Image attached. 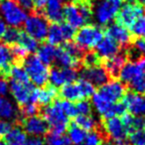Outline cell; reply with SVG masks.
Returning a JSON list of instances; mask_svg holds the SVG:
<instances>
[{
    "label": "cell",
    "mask_w": 145,
    "mask_h": 145,
    "mask_svg": "<svg viewBox=\"0 0 145 145\" xmlns=\"http://www.w3.org/2000/svg\"><path fill=\"white\" fill-rule=\"evenodd\" d=\"M128 85L133 93H139V95L145 93V74H141L135 77Z\"/></svg>",
    "instance_id": "37"
},
{
    "label": "cell",
    "mask_w": 145,
    "mask_h": 145,
    "mask_svg": "<svg viewBox=\"0 0 145 145\" xmlns=\"http://www.w3.org/2000/svg\"><path fill=\"white\" fill-rule=\"evenodd\" d=\"M41 112L42 117L48 123L49 129L52 131L51 133L62 135L66 132L70 124V120L61 108L59 101H54L49 105L44 106Z\"/></svg>",
    "instance_id": "2"
},
{
    "label": "cell",
    "mask_w": 145,
    "mask_h": 145,
    "mask_svg": "<svg viewBox=\"0 0 145 145\" xmlns=\"http://www.w3.org/2000/svg\"><path fill=\"white\" fill-rule=\"evenodd\" d=\"M17 44L22 46L28 53L35 52L38 49V41L35 40L34 38L29 36L27 33L23 32V31H21L20 37H19V40Z\"/></svg>",
    "instance_id": "33"
},
{
    "label": "cell",
    "mask_w": 145,
    "mask_h": 145,
    "mask_svg": "<svg viewBox=\"0 0 145 145\" xmlns=\"http://www.w3.org/2000/svg\"><path fill=\"white\" fill-rule=\"evenodd\" d=\"M75 34V29L69 26L67 23H53L49 27L46 39L48 41V44L57 46L71 41L74 38Z\"/></svg>",
    "instance_id": "10"
},
{
    "label": "cell",
    "mask_w": 145,
    "mask_h": 145,
    "mask_svg": "<svg viewBox=\"0 0 145 145\" xmlns=\"http://www.w3.org/2000/svg\"><path fill=\"white\" fill-rule=\"evenodd\" d=\"M131 34L137 38L145 39V15L140 16L132 25L130 28Z\"/></svg>",
    "instance_id": "35"
},
{
    "label": "cell",
    "mask_w": 145,
    "mask_h": 145,
    "mask_svg": "<svg viewBox=\"0 0 145 145\" xmlns=\"http://www.w3.org/2000/svg\"><path fill=\"white\" fill-rule=\"evenodd\" d=\"M145 74V57L127 62L119 72V80L123 84H129L135 77Z\"/></svg>",
    "instance_id": "15"
},
{
    "label": "cell",
    "mask_w": 145,
    "mask_h": 145,
    "mask_svg": "<svg viewBox=\"0 0 145 145\" xmlns=\"http://www.w3.org/2000/svg\"><path fill=\"white\" fill-rule=\"evenodd\" d=\"M56 62L61 68H69L77 70L82 65V60L72 56L63 46L56 49Z\"/></svg>",
    "instance_id": "25"
},
{
    "label": "cell",
    "mask_w": 145,
    "mask_h": 145,
    "mask_svg": "<svg viewBox=\"0 0 145 145\" xmlns=\"http://www.w3.org/2000/svg\"><path fill=\"white\" fill-rule=\"evenodd\" d=\"M78 84H79L80 88H81L82 93H83L84 99H88L89 97H91L95 93V87L93 85H91L89 82L86 81L84 79H79L77 80Z\"/></svg>",
    "instance_id": "39"
},
{
    "label": "cell",
    "mask_w": 145,
    "mask_h": 145,
    "mask_svg": "<svg viewBox=\"0 0 145 145\" xmlns=\"http://www.w3.org/2000/svg\"><path fill=\"white\" fill-rule=\"evenodd\" d=\"M81 78L89 82L95 87H103L109 81V76L101 66L93 68H84L81 71Z\"/></svg>",
    "instance_id": "16"
},
{
    "label": "cell",
    "mask_w": 145,
    "mask_h": 145,
    "mask_svg": "<svg viewBox=\"0 0 145 145\" xmlns=\"http://www.w3.org/2000/svg\"><path fill=\"white\" fill-rule=\"evenodd\" d=\"M47 4V0H34V9L37 12H43Z\"/></svg>",
    "instance_id": "49"
},
{
    "label": "cell",
    "mask_w": 145,
    "mask_h": 145,
    "mask_svg": "<svg viewBox=\"0 0 145 145\" xmlns=\"http://www.w3.org/2000/svg\"><path fill=\"white\" fill-rule=\"evenodd\" d=\"M20 34H21V31L18 28H12V27L7 28L6 32H5V34L2 37L3 42L7 45H11V46L17 44L19 40V37H20Z\"/></svg>",
    "instance_id": "36"
},
{
    "label": "cell",
    "mask_w": 145,
    "mask_h": 145,
    "mask_svg": "<svg viewBox=\"0 0 145 145\" xmlns=\"http://www.w3.org/2000/svg\"><path fill=\"white\" fill-rule=\"evenodd\" d=\"M17 3L25 11H31L34 9V0H17Z\"/></svg>",
    "instance_id": "46"
},
{
    "label": "cell",
    "mask_w": 145,
    "mask_h": 145,
    "mask_svg": "<svg viewBox=\"0 0 145 145\" xmlns=\"http://www.w3.org/2000/svg\"><path fill=\"white\" fill-rule=\"evenodd\" d=\"M103 134L107 140L114 145H130L128 140V132L123 127L120 118L117 116L110 118H103L101 121Z\"/></svg>",
    "instance_id": "5"
},
{
    "label": "cell",
    "mask_w": 145,
    "mask_h": 145,
    "mask_svg": "<svg viewBox=\"0 0 145 145\" xmlns=\"http://www.w3.org/2000/svg\"><path fill=\"white\" fill-rule=\"evenodd\" d=\"M103 60L97 54V52L89 51L87 54H84L82 58V65H84L85 68H93V67L101 66Z\"/></svg>",
    "instance_id": "34"
},
{
    "label": "cell",
    "mask_w": 145,
    "mask_h": 145,
    "mask_svg": "<svg viewBox=\"0 0 145 145\" xmlns=\"http://www.w3.org/2000/svg\"><path fill=\"white\" fill-rule=\"evenodd\" d=\"M11 128H12V126H11V123L9 121L0 119V138H4Z\"/></svg>",
    "instance_id": "45"
},
{
    "label": "cell",
    "mask_w": 145,
    "mask_h": 145,
    "mask_svg": "<svg viewBox=\"0 0 145 145\" xmlns=\"http://www.w3.org/2000/svg\"><path fill=\"white\" fill-rule=\"evenodd\" d=\"M39 110H40L39 105H35V103H27V105H25L24 106L21 107L20 111H19V112H20V119H19L18 123L20 122V120L23 118L37 115V113L39 112Z\"/></svg>",
    "instance_id": "40"
},
{
    "label": "cell",
    "mask_w": 145,
    "mask_h": 145,
    "mask_svg": "<svg viewBox=\"0 0 145 145\" xmlns=\"http://www.w3.org/2000/svg\"><path fill=\"white\" fill-rule=\"evenodd\" d=\"M0 17L12 28H18L24 24L27 13L15 0H0Z\"/></svg>",
    "instance_id": "6"
},
{
    "label": "cell",
    "mask_w": 145,
    "mask_h": 145,
    "mask_svg": "<svg viewBox=\"0 0 145 145\" xmlns=\"http://www.w3.org/2000/svg\"><path fill=\"white\" fill-rule=\"evenodd\" d=\"M0 119L6 121H17L20 119V112L9 99L0 97Z\"/></svg>",
    "instance_id": "23"
},
{
    "label": "cell",
    "mask_w": 145,
    "mask_h": 145,
    "mask_svg": "<svg viewBox=\"0 0 145 145\" xmlns=\"http://www.w3.org/2000/svg\"><path fill=\"white\" fill-rule=\"evenodd\" d=\"M107 101L110 103H116L121 101L127 93V88L123 83L116 79L109 80L105 85L99 88V91Z\"/></svg>",
    "instance_id": "11"
},
{
    "label": "cell",
    "mask_w": 145,
    "mask_h": 145,
    "mask_svg": "<svg viewBox=\"0 0 145 145\" xmlns=\"http://www.w3.org/2000/svg\"><path fill=\"white\" fill-rule=\"evenodd\" d=\"M78 79V72L75 69L69 68H52L49 72V81L55 88H61L66 84L76 82Z\"/></svg>",
    "instance_id": "14"
},
{
    "label": "cell",
    "mask_w": 145,
    "mask_h": 145,
    "mask_svg": "<svg viewBox=\"0 0 145 145\" xmlns=\"http://www.w3.org/2000/svg\"><path fill=\"white\" fill-rule=\"evenodd\" d=\"M136 2H138L139 4H140L141 6L144 8V10H145V0H136Z\"/></svg>",
    "instance_id": "51"
},
{
    "label": "cell",
    "mask_w": 145,
    "mask_h": 145,
    "mask_svg": "<svg viewBox=\"0 0 145 145\" xmlns=\"http://www.w3.org/2000/svg\"><path fill=\"white\" fill-rule=\"evenodd\" d=\"M127 63V56L126 54H117L115 55L112 58L106 59L103 63L105 69V71L108 74L109 78H112V79H116L118 78L119 72H120L121 69L123 68L125 64Z\"/></svg>",
    "instance_id": "22"
},
{
    "label": "cell",
    "mask_w": 145,
    "mask_h": 145,
    "mask_svg": "<svg viewBox=\"0 0 145 145\" xmlns=\"http://www.w3.org/2000/svg\"><path fill=\"white\" fill-rule=\"evenodd\" d=\"M75 43L81 49L93 50L103 38V31L101 27L93 24H86L75 34Z\"/></svg>",
    "instance_id": "7"
},
{
    "label": "cell",
    "mask_w": 145,
    "mask_h": 145,
    "mask_svg": "<svg viewBox=\"0 0 145 145\" xmlns=\"http://www.w3.org/2000/svg\"><path fill=\"white\" fill-rule=\"evenodd\" d=\"M134 117L132 114H130L129 112H125L123 113L122 115H121L120 117V121L121 123H122L123 127H124L125 129H126L127 132H131L133 129V123H134Z\"/></svg>",
    "instance_id": "44"
},
{
    "label": "cell",
    "mask_w": 145,
    "mask_h": 145,
    "mask_svg": "<svg viewBox=\"0 0 145 145\" xmlns=\"http://www.w3.org/2000/svg\"><path fill=\"white\" fill-rule=\"evenodd\" d=\"M25 145H46V144H45V141L41 137L32 136L31 138L27 139Z\"/></svg>",
    "instance_id": "48"
},
{
    "label": "cell",
    "mask_w": 145,
    "mask_h": 145,
    "mask_svg": "<svg viewBox=\"0 0 145 145\" xmlns=\"http://www.w3.org/2000/svg\"><path fill=\"white\" fill-rule=\"evenodd\" d=\"M93 99H91V103H93V107L95 108L97 112L99 115L103 117V118H110L113 116L112 112V106L114 103H110L109 101H107L103 95L95 91V95H93Z\"/></svg>",
    "instance_id": "27"
},
{
    "label": "cell",
    "mask_w": 145,
    "mask_h": 145,
    "mask_svg": "<svg viewBox=\"0 0 145 145\" xmlns=\"http://www.w3.org/2000/svg\"><path fill=\"white\" fill-rule=\"evenodd\" d=\"M105 34L107 37L115 41L119 46H128L132 40L131 33L127 30V28L119 25L118 23H114L107 27L105 30Z\"/></svg>",
    "instance_id": "19"
},
{
    "label": "cell",
    "mask_w": 145,
    "mask_h": 145,
    "mask_svg": "<svg viewBox=\"0 0 145 145\" xmlns=\"http://www.w3.org/2000/svg\"><path fill=\"white\" fill-rule=\"evenodd\" d=\"M59 103H60V106L62 108V110L65 112V114L70 118V117H76L78 115V111H77V107H76L75 103H71V101H65V99H62V101H59Z\"/></svg>",
    "instance_id": "41"
},
{
    "label": "cell",
    "mask_w": 145,
    "mask_h": 145,
    "mask_svg": "<svg viewBox=\"0 0 145 145\" xmlns=\"http://www.w3.org/2000/svg\"><path fill=\"white\" fill-rule=\"evenodd\" d=\"M1 76H2V74H1V71H0V77H1Z\"/></svg>",
    "instance_id": "54"
},
{
    "label": "cell",
    "mask_w": 145,
    "mask_h": 145,
    "mask_svg": "<svg viewBox=\"0 0 145 145\" xmlns=\"http://www.w3.org/2000/svg\"><path fill=\"white\" fill-rule=\"evenodd\" d=\"M59 95L63 99L71 101V103L80 101L84 99L81 88H80L77 81L70 84H66L63 87H61L60 91H59Z\"/></svg>",
    "instance_id": "26"
},
{
    "label": "cell",
    "mask_w": 145,
    "mask_h": 145,
    "mask_svg": "<svg viewBox=\"0 0 145 145\" xmlns=\"http://www.w3.org/2000/svg\"><path fill=\"white\" fill-rule=\"evenodd\" d=\"M128 140L133 145H145V127L128 133Z\"/></svg>",
    "instance_id": "38"
},
{
    "label": "cell",
    "mask_w": 145,
    "mask_h": 145,
    "mask_svg": "<svg viewBox=\"0 0 145 145\" xmlns=\"http://www.w3.org/2000/svg\"><path fill=\"white\" fill-rule=\"evenodd\" d=\"M22 66L26 71L29 80L32 84L43 87L49 81V68L45 64H43L36 55L28 56L22 62Z\"/></svg>",
    "instance_id": "4"
},
{
    "label": "cell",
    "mask_w": 145,
    "mask_h": 145,
    "mask_svg": "<svg viewBox=\"0 0 145 145\" xmlns=\"http://www.w3.org/2000/svg\"><path fill=\"white\" fill-rule=\"evenodd\" d=\"M19 124L22 126L23 130L27 134H30L31 136H44V135H47L49 131L48 123L42 116H39V115H34V116L21 119Z\"/></svg>",
    "instance_id": "13"
},
{
    "label": "cell",
    "mask_w": 145,
    "mask_h": 145,
    "mask_svg": "<svg viewBox=\"0 0 145 145\" xmlns=\"http://www.w3.org/2000/svg\"><path fill=\"white\" fill-rule=\"evenodd\" d=\"M14 64H16V62L11 51V47L4 42H0V71L3 77H8L9 71Z\"/></svg>",
    "instance_id": "24"
},
{
    "label": "cell",
    "mask_w": 145,
    "mask_h": 145,
    "mask_svg": "<svg viewBox=\"0 0 145 145\" xmlns=\"http://www.w3.org/2000/svg\"><path fill=\"white\" fill-rule=\"evenodd\" d=\"M93 17L91 0H71L64 6V19L72 28H81Z\"/></svg>",
    "instance_id": "1"
},
{
    "label": "cell",
    "mask_w": 145,
    "mask_h": 145,
    "mask_svg": "<svg viewBox=\"0 0 145 145\" xmlns=\"http://www.w3.org/2000/svg\"><path fill=\"white\" fill-rule=\"evenodd\" d=\"M7 145H25L27 141V133L22 127L15 126L10 129L6 136L4 137Z\"/></svg>",
    "instance_id": "29"
},
{
    "label": "cell",
    "mask_w": 145,
    "mask_h": 145,
    "mask_svg": "<svg viewBox=\"0 0 145 145\" xmlns=\"http://www.w3.org/2000/svg\"><path fill=\"white\" fill-rule=\"evenodd\" d=\"M34 89L32 83H19L12 80L9 83V93L17 105L21 107L31 103V95Z\"/></svg>",
    "instance_id": "12"
},
{
    "label": "cell",
    "mask_w": 145,
    "mask_h": 145,
    "mask_svg": "<svg viewBox=\"0 0 145 145\" xmlns=\"http://www.w3.org/2000/svg\"><path fill=\"white\" fill-rule=\"evenodd\" d=\"M67 130H68V137L72 145H82L85 142L87 132L85 130H83L81 127L76 125L74 122L69 124V127Z\"/></svg>",
    "instance_id": "30"
},
{
    "label": "cell",
    "mask_w": 145,
    "mask_h": 145,
    "mask_svg": "<svg viewBox=\"0 0 145 145\" xmlns=\"http://www.w3.org/2000/svg\"><path fill=\"white\" fill-rule=\"evenodd\" d=\"M24 30L25 33L34 38L37 41L46 40L47 35L49 31L48 20L39 13H33V14L27 16L24 22Z\"/></svg>",
    "instance_id": "8"
},
{
    "label": "cell",
    "mask_w": 145,
    "mask_h": 145,
    "mask_svg": "<svg viewBox=\"0 0 145 145\" xmlns=\"http://www.w3.org/2000/svg\"><path fill=\"white\" fill-rule=\"evenodd\" d=\"M0 145H7V143L5 141H1L0 140Z\"/></svg>",
    "instance_id": "53"
},
{
    "label": "cell",
    "mask_w": 145,
    "mask_h": 145,
    "mask_svg": "<svg viewBox=\"0 0 145 145\" xmlns=\"http://www.w3.org/2000/svg\"><path fill=\"white\" fill-rule=\"evenodd\" d=\"M122 101L126 110L133 116H145V97L139 93H126Z\"/></svg>",
    "instance_id": "18"
},
{
    "label": "cell",
    "mask_w": 145,
    "mask_h": 145,
    "mask_svg": "<svg viewBox=\"0 0 145 145\" xmlns=\"http://www.w3.org/2000/svg\"><path fill=\"white\" fill-rule=\"evenodd\" d=\"M142 15H144V8L136 1H129L121 6L115 19L119 25L130 28L131 25Z\"/></svg>",
    "instance_id": "9"
},
{
    "label": "cell",
    "mask_w": 145,
    "mask_h": 145,
    "mask_svg": "<svg viewBox=\"0 0 145 145\" xmlns=\"http://www.w3.org/2000/svg\"><path fill=\"white\" fill-rule=\"evenodd\" d=\"M8 77H10L12 81L19 82V83H31L23 66H21L20 64H17V63L11 67Z\"/></svg>",
    "instance_id": "32"
},
{
    "label": "cell",
    "mask_w": 145,
    "mask_h": 145,
    "mask_svg": "<svg viewBox=\"0 0 145 145\" xmlns=\"http://www.w3.org/2000/svg\"><path fill=\"white\" fill-rule=\"evenodd\" d=\"M11 51H12L15 62H16L17 64H20V63L22 64L23 61L28 57V52L19 44L12 45V46H11Z\"/></svg>",
    "instance_id": "42"
},
{
    "label": "cell",
    "mask_w": 145,
    "mask_h": 145,
    "mask_svg": "<svg viewBox=\"0 0 145 145\" xmlns=\"http://www.w3.org/2000/svg\"><path fill=\"white\" fill-rule=\"evenodd\" d=\"M123 0H97L93 4V16L101 26L107 25L116 17Z\"/></svg>",
    "instance_id": "3"
},
{
    "label": "cell",
    "mask_w": 145,
    "mask_h": 145,
    "mask_svg": "<svg viewBox=\"0 0 145 145\" xmlns=\"http://www.w3.org/2000/svg\"><path fill=\"white\" fill-rule=\"evenodd\" d=\"M59 95V91L57 88L52 85L45 86L44 88L34 89L31 95V103L37 105L47 106L55 101Z\"/></svg>",
    "instance_id": "17"
},
{
    "label": "cell",
    "mask_w": 145,
    "mask_h": 145,
    "mask_svg": "<svg viewBox=\"0 0 145 145\" xmlns=\"http://www.w3.org/2000/svg\"><path fill=\"white\" fill-rule=\"evenodd\" d=\"M60 1H64V0H60Z\"/></svg>",
    "instance_id": "56"
},
{
    "label": "cell",
    "mask_w": 145,
    "mask_h": 145,
    "mask_svg": "<svg viewBox=\"0 0 145 145\" xmlns=\"http://www.w3.org/2000/svg\"><path fill=\"white\" fill-rule=\"evenodd\" d=\"M37 57L46 66H51L56 62V48L50 44H43L37 49Z\"/></svg>",
    "instance_id": "28"
},
{
    "label": "cell",
    "mask_w": 145,
    "mask_h": 145,
    "mask_svg": "<svg viewBox=\"0 0 145 145\" xmlns=\"http://www.w3.org/2000/svg\"><path fill=\"white\" fill-rule=\"evenodd\" d=\"M82 145H89V144H86V143H83V144H82Z\"/></svg>",
    "instance_id": "55"
},
{
    "label": "cell",
    "mask_w": 145,
    "mask_h": 145,
    "mask_svg": "<svg viewBox=\"0 0 145 145\" xmlns=\"http://www.w3.org/2000/svg\"><path fill=\"white\" fill-rule=\"evenodd\" d=\"M101 145H114V144H113V143L111 142V141H109V140H107V139H105V140L103 141V144H101Z\"/></svg>",
    "instance_id": "52"
},
{
    "label": "cell",
    "mask_w": 145,
    "mask_h": 145,
    "mask_svg": "<svg viewBox=\"0 0 145 145\" xmlns=\"http://www.w3.org/2000/svg\"><path fill=\"white\" fill-rule=\"evenodd\" d=\"M44 17L53 23H61L64 19V6L60 0H47L43 11Z\"/></svg>",
    "instance_id": "20"
},
{
    "label": "cell",
    "mask_w": 145,
    "mask_h": 145,
    "mask_svg": "<svg viewBox=\"0 0 145 145\" xmlns=\"http://www.w3.org/2000/svg\"><path fill=\"white\" fill-rule=\"evenodd\" d=\"M9 93V83L6 79H0V95L5 97Z\"/></svg>",
    "instance_id": "47"
},
{
    "label": "cell",
    "mask_w": 145,
    "mask_h": 145,
    "mask_svg": "<svg viewBox=\"0 0 145 145\" xmlns=\"http://www.w3.org/2000/svg\"><path fill=\"white\" fill-rule=\"evenodd\" d=\"M77 107L78 115H91V105L88 99H83V101H77L76 103Z\"/></svg>",
    "instance_id": "43"
},
{
    "label": "cell",
    "mask_w": 145,
    "mask_h": 145,
    "mask_svg": "<svg viewBox=\"0 0 145 145\" xmlns=\"http://www.w3.org/2000/svg\"><path fill=\"white\" fill-rule=\"evenodd\" d=\"M95 48H97V54L101 57V60L112 58L115 55L120 53V46L107 36L101 39V41Z\"/></svg>",
    "instance_id": "21"
},
{
    "label": "cell",
    "mask_w": 145,
    "mask_h": 145,
    "mask_svg": "<svg viewBox=\"0 0 145 145\" xmlns=\"http://www.w3.org/2000/svg\"><path fill=\"white\" fill-rule=\"evenodd\" d=\"M7 30V25L5 24V22L2 20V18L0 17V39H2L3 35L5 34Z\"/></svg>",
    "instance_id": "50"
},
{
    "label": "cell",
    "mask_w": 145,
    "mask_h": 145,
    "mask_svg": "<svg viewBox=\"0 0 145 145\" xmlns=\"http://www.w3.org/2000/svg\"><path fill=\"white\" fill-rule=\"evenodd\" d=\"M74 123L81 127L83 130L87 131H93L97 129V122L93 115H77L75 117Z\"/></svg>",
    "instance_id": "31"
}]
</instances>
